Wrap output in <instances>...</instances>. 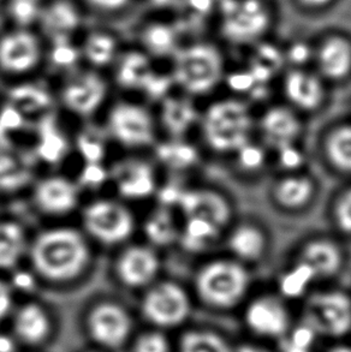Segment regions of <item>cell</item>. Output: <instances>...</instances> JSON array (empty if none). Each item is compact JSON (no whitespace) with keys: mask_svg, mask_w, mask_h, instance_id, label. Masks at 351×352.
Here are the masks:
<instances>
[{"mask_svg":"<svg viewBox=\"0 0 351 352\" xmlns=\"http://www.w3.org/2000/svg\"><path fill=\"white\" fill-rule=\"evenodd\" d=\"M92 336L99 343L117 346L123 343L131 329V319L122 305L114 302H101L89 315Z\"/></svg>","mask_w":351,"mask_h":352,"instance_id":"obj_23","label":"cell"},{"mask_svg":"<svg viewBox=\"0 0 351 352\" xmlns=\"http://www.w3.org/2000/svg\"><path fill=\"white\" fill-rule=\"evenodd\" d=\"M109 179L119 199L128 201L146 200L159 189L157 171L151 162L138 157H128L114 164Z\"/></svg>","mask_w":351,"mask_h":352,"instance_id":"obj_15","label":"cell"},{"mask_svg":"<svg viewBox=\"0 0 351 352\" xmlns=\"http://www.w3.org/2000/svg\"><path fill=\"white\" fill-rule=\"evenodd\" d=\"M81 229L93 244L120 248L131 242L138 220L128 202L119 197H99L81 206Z\"/></svg>","mask_w":351,"mask_h":352,"instance_id":"obj_5","label":"cell"},{"mask_svg":"<svg viewBox=\"0 0 351 352\" xmlns=\"http://www.w3.org/2000/svg\"><path fill=\"white\" fill-rule=\"evenodd\" d=\"M183 219L184 221L180 224L178 244L189 254L207 252L218 242L219 238L225 234L222 228L204 217L189 215Z\"/></svg>","mask_w":351,"mask_h":352,"instance_id":"obj_29","label":"cell"},{"mask_svg":"<svg viewBox=\"0 0 351 352\" xmlns=\"http://www.w3.org/2000/svg\"><path fill=\"white\" fill-rule=\"evenodd\" d=\"M318 186L306 171L281 173L270 186V200L286 213L306 210L317 197Z\"/></svg>","mask_w":351,"mask_h":352,"instance_id":"obj_21","label":"cell"},{"mask_svg":"<svg viewBox=\"0 0 351 352\" xmlns=\"http://www.w3.org/2000/svg\"><path fill=\"white\" fill-rule=\"evenodd\" d=\"M244 321L253 333L266 338H283L290 329V313L278 294H264L249 300Z\"/></svg>","mask_w":351,"mask_h":352,"instance_id":"obj_16","label":"cell"},{"mask_svg":"<svg viewBox=\"0 0 351 352\" xmlns=\"http://www.w3.org/2000/svg\"><path fill=\"white\" fill-rule=\"evenodd\" d=\"M323 160L333 171L351 177V122L336 124L323 138Z\"/></svg>","mask_w":351,"mask_h":352,"instance_id":"obj_30","label":"cell"},{"mask_svg":"<svg viewBox=\"0 0 351 352\" xmlns=\"http://www.w3.org/2000/svg\"><path fill=\"white\" fill-rule=\"evenodd\" d=\"M141 43V50L151 58H172L182 46L175 29L164 22H153L145 27Z\"/></svg>","mask_w":351,"mask_h":352,"instance_id":"obj_32","label":"cell"},{"mask_svg":"<svg viewBox=\"0 0 351 352\" xmlns=\"http://www.w3.org/2000/svg\"><path fill=\"white\" fill-rule=\"evenodd\" d=\"M80 47L82 60L87 63L88 67L99 72L114 67L122 53L117 36L105 29H94L86 34Z\"/></svg>","mask_w":351,"mask_h":352,"instance_id":"obj_28","label":"cell"},{"mask_svg":"<svg viewBox=\"0 0 351 352\" xmlns=\"http://www.w3.org/2000/svg\"><path fill=\"white\" fill-rule=\"evenodd\" d=\"M304 324L317 334L339 338L351 331V296L344 290L328 289L308 296Z\"/></svg>","mask_w":351,"mask_h":352,"instance_id":"obj_9","label":"cell"},{"mask_svg":"<svg viewBox=\"0 0 351 352\" xmlns=\"http://www.w3.org/2000/svg\"><path fill=\"white\" fill-rule=\"evenodd\" d=\"M347 252L337 239L328 236H314L306 239L295 254L304 262L319 280H328L341 274L345 266Z\"/></svg>","mask_w":351,"mask_h":352,"instance_id":"obj_18","label":"cell"},{"mask_svg":"<svg viewBox=\"0 0 351 352\" xmlns=\"http://www.w3.org/2000/svg\"><path fill=\"white\" fill-rule=\"evenodd\" d=\"M109 93V82L101 72L92 67H78L65 75L58 96L69 113L87 119L104 107Z\"/></svg>","mask_w":351,"mask_h":352,"instance_id":"obj_7","label":"cell"},{"mask_svg":"<svg viewBox=\"0 0 351 352\" xmlns=\"http://www.w3.org/2000/svg\"><path fill=\"white\" fill-rule=\"evenodd\" d=\"M93 245L81 228L48 226L30 238L27 261L40 280L67 285L88 274L94 257Z\"/></svg>","mask_w":351,"mask_h":352,"instance_id":"obj_1","label":"cell"},{"mask_svg":"<svg viewBox=\"0 0 351 352\" xmlns=\"http://www.w3.org/2000/svg\"><path fill=\"white\" fill-rule=\"evenodd\" d=\"M14 307V289L9 281L0 276V321L5 319Z\"/></svg>","mask_w":351,"mask_h":352,"instance_id":"obj_46","label":"cell"},{"mask_svg":"<svg viewBox=\"0 0 351 352\" xmlns=\"http://www.w3.org/2000/svg\"><path fill=\"white\" fill-rule=\"evenodd\" d=\"M228 255L251 267L262 261L270 248V236L265 228L254 221L231 224L225 232Z\"/></svg>","mask_w":351,"mask_h":352,"instance_id":"obj_20","label":"cell"},{"mask_svg":"<svg viewBox=\"0 0 351 352\" xmlns=\"http://www.w3.org/2000/svg\"><path fill=\"white\" fill-rule=\"evenodd\" d=\"M257 130L266 147L275 151L299 142L304 133L302 115L286 104L268 106L257 117Z\"/></svg>","mask_w":351,"mask_h":352,"instance_id":"obj_17","label":"cell"},{"mask_svg":"<svg viewBox=\"0 0 351 352\" xmlns=\"http://www.w3.org/2000/svg\"><path fill=\"white\" fill-rule=\"evenodd\" d=\"M114 81L124 91L142 93L148 81L151 80L154 69L152 58L142 50L120 53L114 64Z\"/></svg>","mask_w":351,"mask_h":352,"instance_id":"obj_27","label":"cell"},{"mask_svg":"<svg viewBox=\"0 0 351 352\" xmlns=\"http://www.w3.org/2000/svg\"><path fill=\"white\" fill-rule=\"evenodd\" d=\"M46 0H6L5 14L12 28H38Z\"/></svg>","mask_w":351,"mask_h":352,"instance_id":"obj_37","label":"cell"},{"mask_svg":"<svg viewBox=\"0 0 351 352\" xmlns=\"http://www.w3.org/2000/svg\"><path fill=\"white\" fill-rule=\"evenodd\" d=\"M14 327L21 338L29 343H38L47 336L50 319L41 305L27 303L17 311Z\"/></svg>","mask_w":351,"mask_h":352,"instance_id":"obj_35","label":"cell"},{"mask_svg":"<svg viewBox=\"0 0 351 352\" xmlns=\"http://www.w3.org/2000/svg\"><path fill=\"white\" fill-rule=\"evenodd\" d=\"M46 46L34 29L11 28L0 35V74L24 80L45 63Z\"/></svg>","mask_w":351,"mask_h":352,"instance_id":"obj_8","label":"cell"},{"mask_svg":"<svg viewBox=\"0 0 351 352\" xmlns=\"http://www.w3.org/2000/svg\"><path fill=\"white\" fill-rule=\"evenodd\" d=\"M14 343L11 339L0 336V352H12Z\"/></svg>","mask_w":351,"mask_h":352,"instance_id":"obj_47","label":"cell"},{"mask_svg":"<svg viewBox=\"0 0 351 352\" xmlns=\"http://www.w3.org/2000/svg\"><path fill=\"white\" fill-rule=\"evenodd\" d=\"M83 24L81 6L72 0H46L38 28L47 41L75 38Z\"/></svg>","mask_w":351,"mask_h":352,"instance_id":"obj_24","label":"cell"},{"mask_svg":"<svg viewBox=\"0 0 351 352\" xmlns=\"http://www.w3.org/2000/svg\"><path fill=\"white\" fill-rule=\"evenodd\" d=\"M157 157L162 166L173 172H184L198 166L201 160L199 147L188 138H167L156 148Z\"/></svg>","mask_w":351,"mask_h":352,"instance_id":"obj_31","label":"cell"},{"mask_svg":"<svg viewBox=\"0 0 351 352\" xmlns=\"http://www.w3.org/2000/svg\"><path fill=\"white\" fill-rule=\"evenodd\" d=\"M281 350L283 352H310L307 346H299V345L290 343H283Z\"/></svg>","mask_w":351,"mask_h":352,"instance_id":"obj_48","label":"cell"},{"mask_svg":"<svg viewBox=\"0 0 351 352\" xmlns=\"http://www.w3.org/2000/svg\"><path fill=\"white\" fill-rule=\"evenodd\" d=\"M183 218L200 215L213 221L226 232L233 224V207L226 194L212 186H190L178 206Z\"/></svg>","mask_w":351,"mask_h":352,"instance_id":"obj_19","label":"cell"},{"mask_svg":"<svg viewBox=\"0 0 351 352\" xmlns=\"http://www.w3.org/2000/svg\"><path fill=\"white\" fill-rule=\"evenodd\" d=\"M273 153L275 162L277 167H279L280 173L304 171L307 157L299 142L277 148Z\"/></svg>","mask_w":351,"mask_h":352,"instance_id":"obj_41","label":"cell"},{"mask_svg":"<svg viewBox=\"0 0 351 352\" xmlns=\"http://www.w3.org/2000/svg\"><path fill=\"white\" fill-rule=\"evenodd\" d=\"M198 130L211 152L233 155L253 140L257 117L246 99L228 96L211 101L201 110Z\"/></svg>","mask_w":351,"mask_h":352,"instance_id":"obj_2","label":"cell"},{"mask_svg":"<svg viewBox=\"0 0 351 352\" xmlns=\"http://www.w3.org/2000/svg\"><path fill=\"white\" fill-rule=\"evenodd\" d=\"M318 281L314 272L304 262L297 258L280 272L277 287L278 295L284 300H296L308 294L309 289Z\"/></svg>","mask_w":351,"mask_h":352,"instance_id":"obj_33","label":"cell"},{"mask_svg":"<svg viewBox=\"0 0 351 352\" xmlns=\"http://www.w3.org/2000/svg\"><path fill=\"white\" fill-rule=\"evenodd\" d=\"M268 148L264 143L251 140L237 152L233 153V162L240 172L244 175H257L265 168L268 162Z\"/></svg>","mask_w":351,"mask_h":352,"instance_id":"obj_38","label":"cell"},{"mask_svg":"<svg viewBox=\"0 0 351 352\" xmlns=\"http://www.w3.org/2000/svg\"><path fill=\"white\" fill-rule=\"evenodd\" d=\"M136 352H169L167 339L160 333H148L138 340Z\"/></svg>","mask_w":351,"mask_h":352,"instance_id":"obj_44","label":"cell"},{"mask_svg":"<svg viewBox=\"0 0 351 352\" xmlns=\"http://www.w3.org/2000/svg\"><path fill=\"white\" fill-rule=\"evenodd\" d=\"M180 352H233L220 334L212 331H190L180 342Z\"/></svg>","mask_w":351,"mask_h":352,"instance_id":"obj_39","label":"cell"},{"mask_svg":"<svg viewBox=\"0 0 351 352\" xmlns=\"http://www.w3.org/2000/svg\"><path fill=\"white\" fill-rule=\"evenodd\" d=\"M331 221L338 234L351 238V186L343 188L333 199Z\"/></svg>","mask_w":351,"mask_h":352,"instance_id":"obj_40","label":"cell"},{"mask_svg":"<svg viewBox=\"0 0 351 352\" xmlns=\"http://www.w3.org/2000/svg\"><path fill=\"white\" fill-rule=\"evenodd\" d=\"M249 268L230 255L211 257L195 271V295L209 308L233 309L246 300L252 289Z\"/></svg>","mask_w":351,"mask_h":352,"instance_id":"obj_4","label":"cell"},{"mask_svg":"<svg viewBox=\"0 0 351 352\" xmlns=\"http://www.w3.org/2000/svg\"><path fill=\"white\" fill-rule=\"evenodd\" d=\"M328 82L314 69L291 67L281 78V93L285 104L301 115L320 110L328 98Z\"/></svg>","mask_w":351,"mask_h":352,"instance_id":"obj_14","label":"cell"},{"mask_svg":"<svg viewBox=\"0 0 351 352\" xmlns=\"http://www.w3.org/2000/svg\"><path fill=\"white\" fill-rule=\"evenodd\" d=\"M82 3L99 14H114L128 9L133 0H82Z\"/></svg>","mask_w":351,"mask_h":352,"instance_id":"obj_43","label":"cell"},{"mask_svg":"<svg viewBox=\"0 0 351 352\" xmlns=\"http://www.w3.org/2000/svg\"><path fill=\"white\" fill-rule=\"evenodd\" d=\"M35 210L48 218H65L81 210V186L64 175H46L32 184Z\"/></svg>","mask_w":351,"mask_h":352,"instance_id":"obj_12","label":"cell"},{"mask_svg":"<svg viewBox=\"0 0 351 352\" xmlns=\"http://www.w3.org/2000/svg\"><path fill=\"white\" fill-rule=\"evenodd\" d=\"M314 70L328 83L351 77V36L342 30L321 34L312 47Z\"/></svg>","mask_w":351,"mask_h":352,"instance_id":"obj_13","label":"cell"},{"mask_svg":"<svg viewBox=\"0 0 351 352\" xmlns=\"http://www.w3.org/2000/svg\"><path fill=\"white\" fill-rule=\"evenodd\" d=\"M226 64L222 50L209 41L182 45L171 58L172 81L180 93L194 99L209 96L218 89L226 77Z\"/></svg>","mask_w":351,"mask_h":352,"instance_id":"obj_3","label":"cell"},{"mask_svg":"<svg viewBox=\"0 0 351 352\" xmlns=\"http://www.w3.org/2000/svg\"><path fill=\"white\" fill-rule=\"evenodd\" d=\"M328 352H351V348L341 345V346H336V348L331 349Z\"/></svg>","mask_w":351,"mask_h":352,"instance_id":"obj_50","label":"cell"},{"mask_svg":"<svg viewBox=\"0 0 351 352\" xmlns=\"http://www.w3.org/2000/svg\"><path fill=\"white\" fill-rule=\"evenodd\" d=\"M30 238L19 221L0 219V273H11L27 260Z\"/></svg>","mask_w":351,"mask_h":352,"instance_id":"obj_26","label":"cell"},{"mask_svg":"<svg viewBox=\"0 0 351 352\" xmlns=\"http://www.w3.org/2000/svg\"><path fill=\"white\" fill-rule=\"evenodd\" d=\"M159 249L149 243L129 242L118 248L114 257V274L120 285L133 290H146L162 274Z\"/></svg>","mask_w":351,"mask_h":352,"instance_id":"obj_10","label":"cell"},{"mask_svg":"<svg viewBox=\"0 0 351 352\" xmlns=\"http://www.w3.org/2000/svg\"><path fill=\"white\" fill-rule=\"evenodd\" d=\"M67 143L61 135L56 131H50L47 128L43 131V138H40L39 155L46 162H56L62 159V154L65 155Z\"/></svg>","mask_w":351,"mask_h":352,"instance_id":"obj_42","label":"cell"},{"mask_svg":"<svg viewBox=\"0 0 351 352\" xmlns=\"http://www.w3.org/2000/svg\"><path fill=\"white\" fill-rule=\"evenodd\" d=\"M34 181L28 157L9 144L0 143V195L19 192Z\"/></svg>","mask_w":351,"mask_h":352,"instance_id":"obj_25","label":"cell"},{"mask_svg":"<svg viewBox=\"0 0 351 352\" xmlns=\"http://www.w3.org/2000/svg\"><path fill=\"white\" fill-rule=\"evenodd\" d=\"M45 62L67 75L78 69L80 62H83L80 43H77L75 38L50 40L45 50Z\"/></svg>","mask_w":351,"mask_h":352,"instance_id":"obj_36","label":"cell"},{"mask_svg":"<svg viewBox=\"0 0 351 352\" xmlns=\"http://www.w3.org/2000/svg\"><path fill=\"white\" fill-rule=\"evenodd\" d=\"M339 0H292L295 6L304 14H323L337 5Z\"/></svg>","mask_w":351,"mask_h":352,"instance_id":"obj_45","label":"cell"},{"mask_svg":"<svg viewBox=\"0 0 351 352\" xmlns=\"http://www.w3.org/2000/svg\"><path fill=\"white\" fill-rule=\"evenodd\" d=\"M148 218L145 230L148 242L153 247H169L173 243H178L180 234V223L176 219L172 208L162 206L159 210L153 212Z\"/></svg>","mask_w":351,"mask_h":352,"instance_id":"obj_34","label":"cell"},{"mask_svg":"<svg viewBox=\"0 0 351 352\" xmlns=\"http://www.w3.org/2000/svg\"><path fill=\"white\" fill-rule=\"evenodd\" d=\"M157 116L138 101H116L106 116V130L119 146L138 151L156 144L158 135Z\"/></svg>","mask_w":351,"mask_h":352,"instance_id":"obj_6","label":"cell"},{"mask_svg":"<svg viewBox=\"0 0 351 352\" xmlns=\"http://www.w3.org/2000/svg\"><path fill=\"white\" fill-rule=\"evenodd\" d=\"M201 109L196 99L187 94H170L159 102L158 126L167 138H188L190 131L199 126Z\"/></svg>","mask_w":351,"mask_h":352,"instance_id":"obj_22","label":"cell"},{"mask_svg":"<svg viewBox=\"0 0 351 352\" xmlns=\"http://www.w3.org/2000/svg\"><path fill=\"white\" fill-rule=\"evenodd\" d=\"M142 311L152 324L160 327L183 324L191 313L189 291L178 281L158 279L145 290Z\"/></svg>","mask_w":351,"mask_h":352,"instance_id":"obj_11","label":"cell"},{"mask_svg":"<svg viewBox=\"0 0 351 352\" xmlns=\"http://www.w3.org/2000/svg\"><path fill=\"white\" fill-rule=\"evenodd\" d=\"M238 352H267L264 349L257 348V346H252V345H244L242 348L238 350Z\"/></svg>","mask_w":351,"mask_h":352,"instance_id":"obj_49","label":"cell"}]
</instances>
